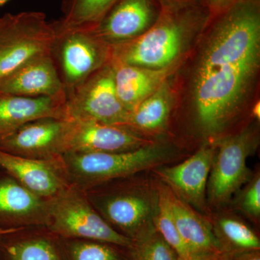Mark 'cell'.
<instances>
[{
  "mask_svg": "<svg viewBox=\"0 0 260 260\" xmlns=\"http://www.w3.org/2000/svg\"><path fill=\"white\" fill-rule=\"evenodd\" d=\"M257 146L256 133L251 129L224 138L219 143L210 169L207 194L210 204L221 206L250 179L246 160Z\"/></svg>",
  "mask_w": 260,
  "mask_h": 260,
  "instance_id": "obj_8",
  "label": "cell"
},
{
  "mask_svg": "<svg viewBox=\"0 0 260 260\" xmlns=\"http://www.w3.org/2000/svg\"><path fill=\"white\" fill-rule=\"evenodd\" d=\"M72 121L43 118L0 135V150L25 158L54 159L67 152Z\"/></svg>",
  "mask_w": 260,
  "mask_h": 260,
  "instance_id": "obj_10",
  "label": "cell"
},
{
  "mask_svg": "<svg viewBox=\"0 0 260 260\" xmlns=\"http://www.w3.org/2000/svg\"><path fill=\"white\" fill-rule=\"evenodd\" d=\"M66 99L0 93V135L43 118L65 119Z\"/></svg>",
  "mask_w": 260,
  "mask_h": 260,
  "instance_id": "obj_18",
  "label": "cell"
},
{
  "mask_svg": "<svg viewBox=\"0 0 260 260\" xmlns=\"http://www.w3.org/2000/svg\"><path fill=\"white\" fill-rule=\"evenodd\" d=\"M114 72L116 93L129 113L153 93L167 80L177 65L150 69L142 67L111 62Z\"/></svg>",
  "mask_w": 260,
  "mask_h": 260,
  "instance_id": "obj_19",
  "label": "cell"
},
{
  "mask_svg": "<svg viewBox=\"0 0 260 260\" xmlns=\"http://www.w3.org/2000/svg\"><path fill=\"white\" fill-rule=\"evenodd\" d=\"M213 229L221 250L225 247L237 254L259 250V237L250 228L235 217H219L215 220Z\"/></svg>",
  "mask_w": 260,
  "mask_h": 260,
  "instance_id": "obj_22",
  "label": "cell"
},
{
  "mask_svg": "<svg viewBox=\"0 0 260 260\" xmlns=\"http://www.w3.org/2000/svg\"><path fill=\"white\" fill-rule=\"evenodd\" d=\"M167 3L165 8H174L192 3V0H164Z\"/></svg>",
  "mask_w": 260,
  "mask_h": 260,
  "instance_id": "obj_32",
  "label": "cell"
},
{
  "mask_svg": "<svg viewBox=\"0 0 260 260\" xmlns=\"http://www.w3.org/2000/svg\"><path fill=\"white\" fill-rule=\"evenodd\" d=\"M59 239L66 260H121L117 251L107 243L85 239Z\"/></svg>",
  "mask_w": 260,
  "mask_h": 260,
  "instance_id": "obj_26",
  "label": "cell"
},
{
  "mask_svg": "<svg viewBox=\"0 0 260 260\" xmlns=\"http://www.w3.org/2000/svg\"><path fill=\"white\" fill-rule=\"evenodd\" d=\"M237 254L236 260H260L259 251H246Z\"/></svg>",
  "mask_w": 260,
  "mask_h": 260,
  "instance_id": "obj_30",
  "label": "cell"
},
{
  "mask_svg": "<svg viewBox=\"0 0 260 260\" xmlns=\"http://www.w3.org/2000/svg\"><path fill=\"white\" fill-rule=\"evenodd\" d=\"M167 80L129 113L126 126L136 131L157 132L165 129L173 104L172 90Z\"/></svg>",
  "mask_w": 260,
  "mask_h": 260,
  "instance_id": "obj_21",
  "label": "cell"
},
{
  "mask_svg": "<svg viewBox=\"0 0 260 260\" xmlns=\"http://www.w3.org/2000/svg\"><path fill=\"white\" fill-rule=\"evenodd\" d=\"M215 152L214 147L204 145L181 164L159 168L155 173L178 198L205 211L207 184Z\"/></svg>",
  "mask_w": 260,
  "mask_h": 260,
  "instance_id": "obj_13",
  "label": "cell"
},
{
  "mask_svg": "<svg viewBox=\"0 0 260 260\" xmlns=\"http://www.w3.org/2000/svg\"><path fill=\"white\" fill-rule=\"evenodd\" d=\"M52 24L55 37L51 56L68 92L110 62L112 47L92 27L73 26L61 19Z\"/></svg>",
  "mask_w": 260,
  "mask_h": 260,
  "instance_id": "obj_4",
  "label": "cell"
},
{
  "mask_svg": "<svg viewBox=\"0 0 260 260\" xmlns=\"http://www.w3.org/2000/svg\"><path fill=\"white\" fill-rule=\"evenodd\" d=\"M218 15L193 78L197 121L208 136L220 134L240 112L260 64L259 0H239Z\"/></svg>",
  "mask_w": 260,
  "mask_h": 260,
  "instance_id": "obj_1",
  "label": "cell"
},
{
  "mask_svg": "<svg viewBox=\"0 0 260 260\" xmlns=\"http://www.w3.org/2000/svg\"><path fill=\"white\" fill-rule=\"evenodd\" d=\"M178 260H220L219 252L215 251H198L191 252L184 257H178Z\"/></svg>",
  "mask_w": 260,
  "mask_h": 260,
  "instance_id": "obj_29",
  "label": "cell"
},
{
  "mask_svg": "<svg viewBox=\"0 0 260 260\" xmlns=\"http://www.w3.org/2000/svg\"><path fill=\"white\" fill-rule=\"evenodd\" d=\"M98 213L116 232L135 239L153 227L155 198L135 188H118L100 191L93 188L85 191Z\"/></svg>",
  "mask_w": 260,
  "mask_h": 260,
  "instance_id": "obj_9",
  "label": "cell"
},
{
  "mask_svg": "<svg viewBox=\"0 0 260 260\" xmlns=\"http://www.w3.org/2000/svg\"><path fill=\"white\" fill-rule=\"evenodd\" d=\"M239 191L235 200L237 209L254 221L260 217V176L256 173Z\"/></svg>",
  "mask_w": 260,
  "mask_h": 260,
  "instance_id": "obj_27",
  "label": "cell"
},
{
  "mask_svg": "<svg viewBox=\"0 0 260 260\" xmlns=\"http://www.w3.org/2000/svg\"><path fill=\"white\" fill-rule=\"evenodd\" d=\"M0 93L25 97L67 96L51 54L34 58L7 77L0 83Z\"/></svg>",
  "mask_w": 260,
  "mask_h": 260,
  "instance_id": "obj_16",
  "label": "cell"
},
{
  "mask_svg": "<svg viewBox=\"0 0 260 260\" xmlns=\"http://www.w3.org/2000/svg\"><path fill=\"white\" fill-rule=\"evenodd\" d=\"M161 12L154 0H117L92 28L106 44L116 47L145 34Z\"/></svg>",
  "mask_w": 260,
  "mask_h": 260,
  "instance_id": "obj_11",
  "label": "cell"
},
{
  "mask_svg": "<svg viewBox=\"0 0 260 260\" xmlns=\"http://www.w3.org/2000/svg\"><path fill=\"white\" fill-rule=\"evenodd\" d=\"M54 37L52 22L42 12L13 14L0 37V83L34 58L50 54Z\"/></svg>",
  "mask_w": 260,
  "mask_h": 260,
  "instance_id": "obj_7",
  "label": "cell"
},
{
  "mask_svg": "<svg viewBox=\"0 0 260 260\" xmlns=\"http://www.w3.org/2000/svg\"><path fill=\"white\" fill-rule=\"evenodd\" d=\"M0 169L43 199H51L70 185L61 157L29 158L0 150Z\"/></svg>",
  "mask_w": 260,
  "mask_h": 260,
  "instance_id": "obj_12",
  "label": "cell"
},
{
  "mask_svg": "<svg viewBox=\"0 0 260 260\" xmlns=\"http://www.w3.org/2000/svg\"><path fill=\"white\" fill-rule=\"evenodd\" d=\"M14 230V229H0V234H4V233L10 232V231Z\"/></svg>",
  "mask_w": 260,
  "mask_h": 260,
  "instance_id": "obj_34",
  "label": "cell"
},
{
  "mask_svg": "<svg viewBox=\"0 0 260 260\" xmlns=\"http://www.w3.org/2000/svg\"><path fill=\"white\" fill-rule=\"evenodd\" d=\"M48 223V200L28 190L5 171L0 173V229L47 228Z\"/></svg>",
  "mask_w": 260,
  "mask_h": 260,
  "instance_id": "obj_15",
  "label": "cell"
},
{
  "mask_svg": "<svg viewBox=\"0 0 260 260\" xmlns=\"http://www.w3.org/2000/svg\"><path fill=\"white\" fill-rule=\"evenodd\" d=\"M13 15L10 14V13H7V14L0 18V37L4 34L5 30L9 25L12 18H13Z\"/></svg>",
  "mask_w": 260,
  "mask_h": 260,
  "instance_id": "obj_31",
  "label": "cell"
},
{
  "mask_svg": "<svg viewBox=\"0 0 260 260\" xmlns=\"http://www.w3.org/2000/svg\"><path fill=\"white\" fill-rule=\"evenodd\" d=\"M131 249L135 260H178V254L154 226L133 239Z\"/></svg>",
  "mask_w": 260,
  "mask_h": 260,
  "instance_id": "obj_25",
  "label": "cell"
},
{
  "mask_svg": "<svg viewBox=\"0 0 260 260\" xmlns=\"http://www.w3.org/2000/svg\"><path fill=\"white\" fill-rule=\"evenodd\" d=\"M252 115L256 118V119H259L260 117V104L259 102L256 103L255 105L254 106L252 109Z\"/></svg>",
  "mask_w": 260,
  "mask_h": 260,
  "instance_id": "obj_33",
  "label": "cell"
},
{
  "mask_svg": "<svg viewBox=\"0 0 260 260\" xmlns=\"http://www.w3.org/2000/svg\"><path fill=\"white\" fill-rule=\"evenodd\" d=\"M208 15L193 3L164 8L156 23L143 35L112 47L110 61L150 69L177 65L189 39L208 21Z\"/></svg>",
  "mask_w": 260,
  "mask_h": 260,
  "instance_id": "obj_2",
  "label": "cell"
},
{
  "mask_svg": "<svg viewBox=\"0 0 260 260\" xmlns=\"http://www.w3.org/2000/svg\"><path fill=\"white\" fill-rule=\"evenodd\" d=\"M153 224L155 230L175 250L179 257H184L191 254V251L186 245L178 232L169 205L167 187L166 185L158 188L155 194Z\"/></svg>",
  "mask_w": 260,
  "mask_h": 260,
  "instance_id": "obj_23",
  "label": "cell"
},
{
  "mask_svg": "<svg viewBox=\"0 0 260 260\" xmlns=\"http://www.w3.org/2000/svg\"><path fill=\"white\" fill-rule=\"evenodd\" d=\"M47 229L64 239H85L129 248L133 239L116 232L101 216L85 191L70 185L48 200Z\"/></svg>",
  "mask_w": 260,
  "mask_h": 260,
  "instance_id": "obj_5",
  "label": "cell"
},
{
  "mask_svg": "<svg viewBox=\"0 0 260 260\" xmlns=\"http://www.w3.org/2000/svg\"><path fill=\"white\" fill-rule=\"evenodd\" d=\"M239 0H205L207 7L212 13L218 15L229 9Z\"/></svg>",
  "mask_w": 260,
  "mask_h": 260,
  "instance_id": "obj_28",
  "label": "cell"
},
{
  "mask_svg": "<svg viewBox=\"0 0 260 260\" xmlns=\"http://www.w3.org/2000/svg\"><path fill=\"white\" fill-rule=\"evenodd\" d=\"M117 0H63L61 5L65 23L73 26L93 27Z\"/></svg>",
  "mask_w": 260,
  "mask_h": 260,
  "instance_id": "obj_24",
  "label": "cell"
},
{
  "mask_svg": "<svg viewBox=\"0 0 260 260\" xmlns=\"http://www.w3.org/2000/svg\"><path fill=\"white\" fill-rule=\"evenodd\" d=\"M0 260H66L59 237L46 227L0 234Z\"/></svg>",
  "mask_w": 260,
  "mask_h": 260,
  "instance_id": "obj_17",
  "label": "cell"
},
{
  "mask_svg": "<svg viewBox=\"0 0 260 260\" xmlns=\"http://www.w3.org/2000/svg\"><path fill=\"white\" fill-rule=\"evenodd\" d=\"M167 187L168 198L181 237L191 252L221 251L211 223Z\"/></svg>",
  "mask_w": 260,
  "mask_h": 260,
  "instance_id": "obj_20",
  "label": "cell"
},
{
  "mask_svg": "<svg viewBox=\"0 0 260 260\" xmlns=\"http://www.w3.org/2000/svg\"><path fill=\"white\" fill-rule=\"evenodd\" d=\"M8 1H10V0H0V6L4 5L5 3H8Z\"/></svg>",
  "mask_w": 260,
  "mask_h": 260,
  "instance_id": "obj_35",
  "label": "cell"
},
{
  "mask_svg": "<svg viewBox=\"0 0 260 260\" xmlns=\"http://www.w3.org/2000/svg\"><path fill=\"white\" fill-rule=\"evenodd\" d=\"M148 144L127 126L72 121L66 153H124Z\"/></svg>",
  "mask_w": 260,
  "mask_h": 260,
  "instance_id": "obj_14",
  "label": "cell"
},
{
  "mask_svg": "<svg viewBox=\"0 0 260 260\" xmlns=\"http://www.w3.org/2000/svg\"><path fill=\"white\" fill-rule=\"evenodd\" d=\"M129 116V112L116 93L114 68L110 62L67 92V120L126 126Z\"/></svg>",
  "mask_w": 260,
  "mask_h": 260,
  "instance_id": "obj_6",
  "label": "cell"
},
{
  "mask_svg": "<svg viewBox=\"0 0 260 260\" xmlns=\"http://www.w3.org/2000/svg\"><path fill=\"white\" fill-rule=\"evenodd\" d=\"M169 157L167 147L148 144L124 153L68 152L61 155V160L70 184L85 191L158 167Z\"/></svg>",
  "mask_w": 260,
  "mask_h": 260,
  "instance_id": "obj_3",
  "label": "cell"
}]
</instances>
